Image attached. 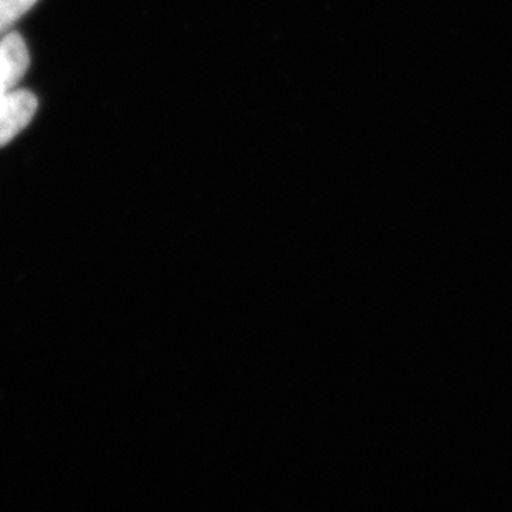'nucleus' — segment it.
Returning a JSON list of instances; mask_svg holds the SVG:
<instances>
[{"label":"nucleus","instance_id":"f257e3e1","mask_svg":"<svg viewBox=\"0 0 512 512\" xmlns=\"http://www.w3.org/2000/svg\"><path fill=\"white\" fill-rule=\"evenodd\" d=\"M39 102L27 90H10L0 97V148L29 126Z\"/></svg>","mask_w":512,"mask_h":512},{"label":"nucleus","instance_id":"f03ea898","mask_svg":"<svg viewBox=\"0 0 512 512\" xmlns=\"http://www.w3.org/2000/svg\"><path fill=\"white\" fill-rule=\"evenodd\" d=\"M29 49L19 34H7L0 39V97L14 90L29 68Z\"/></svg>","mask_w":512,"mask_h":512},{"label":"nucleus","instance_id":"7ed1b4c3","mask_svg":"<svg viewBox=\"0 0 512 512\" xmlns=\"http://www.w3.org/2000/svg\"><path fill=\"white\" fill-rule=\"evenodd\" d=\"M39 0H0V35L22 19Z\"/></svg>","mask_w":512,"mask_h":512}]
</instances>
